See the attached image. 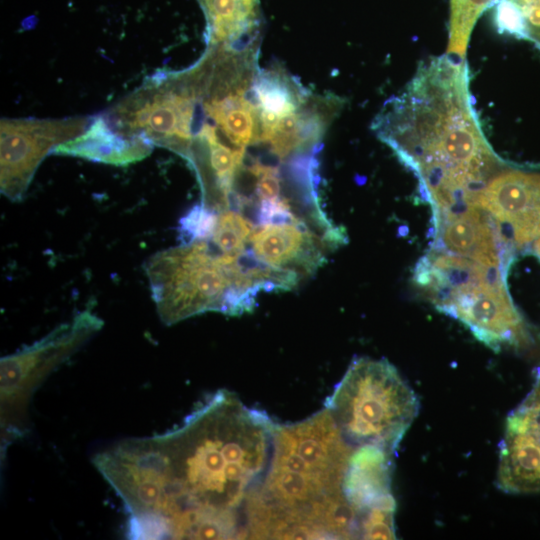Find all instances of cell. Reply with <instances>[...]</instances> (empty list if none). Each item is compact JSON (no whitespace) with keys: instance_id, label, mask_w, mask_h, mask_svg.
I'll return each mask as SVG.
<instances>
[{"instance_id":"19","label":"cell","mask_w":540,"mask_h":540,"mask_svg":"<svg viewBox=\"0 0 540 540\" xmlns=\"http://www.w3.org/2000/svg\"><path fill=\"white\" fill-rule=\"evenodd\" d=\"M494 0H451L447 54L464 59L473 27Z\"/></svg>"},{"instance_id":"11","label":"cell","mask_w":540,"mask_h":540,"mask_svg":"<svg viewBox=\"0 0 540 540\" xmlns=\"http://www.w3.org/2000/svg\"><path fill=\"white\" fill-rule=\"evenodd\" d=\"M475 206L518 246L540 238V173L508 170L493 175L478 190Z\"/></svg>"},{"instance_id":"7","label":"cell","mask_w":540,"mask_h":540,"mask_svg":"<svg viewBox=\"0 0 540 540\" xmlns=\"http://www.w3.org/2000/svg\"><path fill=\"white\" fill-rule=\"evenodd\" d=\"M92 118H3L1 120V193L21 201L44 158L60 144L82 134Z\"/></svg>"},{"instance_id":"15","label":"cell","mask_w":540,"mask_h":540,"mask_svg":"<svg viewBox=\"0 0 540 540\" xmlns=\"http://www.w3.org/2000/svg\"><path fill=\"white\" fill-rule=\"evenodd\" d=\"M393 453L377 446L357 447L349 461L343 489L362 519L374 511H395L391 492Z\"/></svg>"},{"instance_id":"16","label":"cell","mask_w":540,"mask_h":540,"mask_svg":"<svg viewBox=\"0 0 540 540\" xmlns=\"http://www.w3.org/2000/svg\"><path fill=\"white\" fill-rule=\"evenodd\" d=\"M153 146L143 136H130L115 129L104 115H99L92 117L82 134L57 146L53 154L126 166L147 157Z\"/></svg>"},{"instance_id":"8","label":"cell","mask_w":540,"mask_h":540,"mask_svg":"<svg viewBox=\"0 0 540 540\" xmlns=\"http://www.w3.org/2000/svg\"><path fill=\"white\" fill-rule=\"evenodd\" d=\"M496 486L508 494H540V368L530 391L506 418Z\"/></svg>"},{"instance_id":"3","label":"cell","mask_w":540,"mask_h":540,"mask_svg":"<svg viewBox=\"0 0 540 540\" xmlns=\"http://www.w3.org/2000/svg\"><path fill=\"white\" fill-rule=\"evenodd\" d=\"M353 448L327 408L277 424L270 468L250 510L249 538H360V516L343 489Z\"/></svg>"},{"instance_id":"2","label":"cell","mask_w":540,"mask_h":540,"mask_svg":"<svg viewBox=\"0 0 540 540\" xmlns=\"http://www.w3.org/2000/svg\"><path fill=\"white\" fill-rule=\"evenodd\" d=\"M465 59L421 62L373 122L377 136L418 178L434 216L475 207L478 190L499 166L473 109Z\"/></svg>"},{"instance_id":"12","label":"cell","mask_w":540,"mask_h":540,"mask_svg":"<svg viewBox=\"0 0 540 540\" xmlns=\"http://www.w3.org/2000/svg\"><path fill=\"white\" fill-rule=\"evenodd\" d=\"M342 108L335 95L313 94L296 111L279 116H261V145L280 161L316 155L323 136Z\"/></svg>"},{"instance_id":"14","label":"cell","mask_w":540,"mask_h":540,"mask_svg":"<svg viewBox=\"0 0 540 540\" xmlns=\"http://www.w3.org/2000/svg\"><path fill=\"white\" fill-rule=\"evenodd\" d=\"M505 273L500 268L433 248L415 265L413 280L441 310L459 291L494 278H505Z\"/></svg>"},{"instance_id":"18","label":"cell","mask_w":540,"mask_h":540,"mask_svg":"<svg viewBox=\"0 0 540 540\" xmlns=\"http://www.w3.org/2000/svg\"><path fill=\"white\" fill-rule=\"evenodd\" d=\"M255 99L264 117H279L296 111L311 92L279 65L260 69L254 82Z\"/></svg>"},{"instance_id":"22","label":"cell","mask_w":540,"mask_h":540,"mask_svg":"<svg viewBox=\"0 0 540 540\" xmlns=\"http://www.w3.org/2000/svg\"><path fill=\"white\" fill-rule=\"evenodd\" d=\"M494 22L499 33L531 39L529 26L515 0H497Z\"/></svg>"},{"instance_id":"9","label":"cell","mask_w":540,"mask_h":540,"mask_svg":"<svg viewBox=\"0 0 540 540\" xmlns=\"http://www.w3.org/2000/svg\"><path fill=\"white\" fill-rule=\"evenodd\" d=\"M440 311L462 322L493 350L521 347L529 340L527 325L509 296L503 277L459 291Z\"/></svg>"},{"instance_id":"13","label":"cell","mask_w":540,"mask_h":540,"mask_svg":"<svg viewBox=\"0 0 540 540\" xmlns=\"http://www.w3.org/2000/svg\"><path fill=\"white\" fill-rule=\"evenodd\" d=\"M434 248L485 266L508 270L509 244L495 221L482 209L469 207L434 217Z\"/></svg>"},{"instance_id":"23","label":"cell","mask_w":540,"mask_h":540,"mask_svg":"<svg viewBox=\"0 0 540 540\" xmlns=\"http://www.w3.org/2000/svg\"><path fill=\"white\" fill-rule=\"evenodd\" d=\"M534 250L536 255L540 258V238L535 242Z\"/></svg>"},{"instance_id":"21","label":"cell","mask_w":540,"mask_h":540,"mask_svg":"<svg viewBox=\"0 0 540 540\" xmlns=\"http://www.w3.org/2000/svg\"><path fill=\"white\" fill-rule=\"evenodd\" d=\"M218 214L203 204L193 206L179 221V238L181 244L210 239Z\"/></svg>"},{"instance_id":"6","label":"cell","mask_w":540,"mask_h":540,"mask_svg":"<svg viewBox=\"0 0 540 540\" xmlns=\"http://www.w3.org/2000/svg\"><path fill=\"white\" fill-rule=\"evenodd\" d=\"M103 327L91 310L78 313L49 334L1 358V456L28 430V407L34 392L61 364L72 357Z\"/></svg>"},{"instance_id":"1","label":"cell","mask_w":540,"mask_h":540,"mask_svg":"<svg viewBox=\"0 0 540 540\" xmlns=\"http://www.w3.org/2000/svg\"><path fill=\"white\" fill-rule=\"evenodd\" d=\"M277 424L220 390L181 426L155 435L162 493L158 538H248L249 512L273 458Z\"/></svg>"},{"instance_id":"5","label":"cell","mask_w":540,"mask_h":540,"mask_svg":"<svg viewBox=\"0 0 540 540\" xmlns=\"http://www.w3.org/2000/svg\"><path fill=\"white\" fill-rule=\"evenodd\" d=\"M325 408L352 447L394 453L418 414L419 400L387 360L361 357L352 361Z\"/></svg>"},{"instance_id":"17","label":"cell","mask_w":540,"mask_h":540,"mask_svg":"<svg viewBox=\"0 0 540 540\" xmlns=\"http://www.w3.org/2000/svg\"><path fill=\"white\" fill-rule=\"evenodd\" d=\"M205 18L207 46L260 44V0H197Z\"/></svg>"},{"instance_id":"4","label":"cell","mask_w":540,"mask_h":540,"mask_svg":"<svg viewBox=\"0 0 540 540\" xmlns=\"http://www.w3.org/2000/svg\"><path fill=\"white\" fill-rule=\"evenodd\" d=\"M145 271L166 325L208 311L231 316L250 312L257 294L265 290L241 256L223 255L209 239L162 250L148 259Z\"/></svg>"},{"instance_id":"10","label":"cell","mask_w":540,"mask_h":540,"mask_svg":"<svg viewBox=\"0 0 540 540\" xmlns=\"http://www.w3.org/2000/svg\"><path fill=\"white\" fill-rule=\"evenodd\" d=\"M306 222L265 223L253 227L246 252L259 265L290 278L296 286L325 261L328 248L342 240Z\"/></svg>"},{"instance_id":"20","label":"cell","mask_w":540,"mask_h":540,"mask_svg":"<svg viewBox=\"0 0 540 540\" xmlns=\"http://www.w3.org/2000/svg\"><path fill=\"white\" fill-rule=\"evenodd\" d=\"M253 227L241 211L222 210L218 213L217 224L209 240L223 255L237 258L245 252Z\"/></svg>"}]
</instances>
